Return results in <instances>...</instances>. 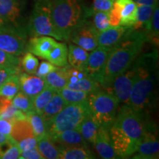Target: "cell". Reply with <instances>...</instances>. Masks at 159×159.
<instances>
[{"instance_id":"cell-38","label":"cell","mask_w":159,"mask_h":159,"mask_svg":"<svg viewBox=\"0 0 159 159\" xmlns=\"http://www.w3.org/2000/svg\"><path fill=\"white\" fill-rule=\"evenodd\" d=\"M93 14H94V19H93L92 24L98 33L105 30L111 27L110 23H109L108 13L107 12H95Z\"/></svg>"},{"instance_id":"cell-28","label":"cell","mask_w":159,"mask_h":159,"mask_svg":"<svg viewBox=\"0 0 159 159\" xmlns=\"http://www.w3.org/2000/svg\"><path fill=\"white\" fill-rule=\"evenodd\" d=\"M92 153L87 146L61 148L60 158L61 159H91L94 158Z\"/></svg>"},{"instance_id":"cell-24","label":"cell","mask_w":159,"mask_h":159,"mask_svg":"<svg viewBox=\"0 0 159 159\" xmlns=\"http://www.w3.org/2000/svg\"><path fill=\"white\" fill-rule=\"evenodd\" d=\"M37 148L46 159H59L61 148L57 146L56 143L50 136L46 134L43 138L38 140Z\"/></svg>"},{"instance_id":"cell-10","label":"cell","mask_w":159,"mask_h":159,"mask_svg":"<svg viewBox=\"0 0 159 159\" xmlns=\"http://www.w3.org/2000/svg\"><path fill=\"white\" fill-rule=\"evenodd\" d=\"M11 137L21 151L29 150L37 147L38 140L27 119L13 121Z\"/></svg>"},{"instance_id":"cell-17","label":"cell","mask_w":159,"mask_h":159,"mask_svg":"<svg viewBox=\"0 0 159 159\" xmlns=\"http://www.w3.org/2000/svg\"><path fill=\"white\" fill-rule=\"evenodd\" d=\"M20 85V90L24 94L33 99L47 86L45 79L25 72L18 74Z\"/></svg>"},{"instance_id":"cell-36","label":"cell","mask_w":159,"mask_h":159,"mask_svg":"<svg viewBox=\"0 0 159 159\" xmlns=\"http://www.w3.org/2000/svg\"><path fill=\"white\" fill-rule=\"evenodd\" d=\"M148 39L150 42L154 44H158V35H159V9L158 5L155 8L150 21V30L147 33Z\"/></svg>"},{"instance_id":"cell-45","label":"cell","mask_w":159,"mask_h":159,"mask_svg":"<svg viewBox=\"0 0 159 159\" xmlns=\"http://www.w3.org/2000/svg\"><path fill=\"white\" fill-rule=\"evenodd\" d=\"M13 121L9 120V119H0V134L11 136V133L13 128Z\"/></svg>"},{"instance_id":"cell-27","label":"cell","mask_w":159,"mask_h":159,"mask_svg":"<svg viewBox=\"0 0 159 159\" xmlns=\"http://www.w3.org/2000/svg\"><path fill=\"white\" fill-rule=\"evenodd\" d=\"M99 127V125L89 113L88 116L83 119L77 130L80 133L85 141L94 144Z\"/></svg>"},{"instance_id":"cell-41","label":"cell","mask_w":159,"mask_h":159,"mask_svg":"<svg viewBox=\"0 0 159 159\" xmlns=\"http://www.w3.org/2000/svg\"><path fill=\"white\" fill-rule=\"evenodd\" d=\"M108 17L111 27H116L120 25L121 6L116 1L114 2L112 8L108 12Z\"/></svg>"},{"instance_id":"cell-2","label":"cell","mask_w":159,"mask_h":159,"mask_svg":"<svg viewBox=\"0 0 159 159\" xmlns=\"http://www.w3.org/2000/svg\"><path fill=\"white\" fill-rule=\"evenodd\" d=\"M136 78L129 105L143 112L154 104L158 81V52L141 55L134 61Z\"/></svg>"},{"instance_id":"cell-8","label":"cell","mask_w":159,"mask_h":159,"mask_svg":"<svg viewBox=\"0 0 159 159\" xmlns=\"http://www.w3.org/2000/svg\"><path fill=\"white\" fill-rule=\"evenodd\" d=\"M115 122L125 134L139 145L148 127L144 124L143 112L128 105H123L117 110Z\"/></svg>"},{"instance_id":"cell-21","label":"cell","mask_w":159,"mask_h":159,"mask_svg":"<svg viewBox=\"0 0 159 159\" xmlns=\"http://www.w3.org/2000/svg\"><path fill=\"white\" fill-rule=\"evenodd\" d=\"M69 68L67 66H57L49 72L48 75L44 77L47 85L56 91L66 86L69 81Z\"/></svg>"},{"instance_id":"cell-49","label":"cell","mask_w":159,"mask_h":159,"mask_svg":"<svg viewBox=\"0 0 159 159\" xmlns=\"http://www.w3.org/2000/svg\"><path fill=\"white\" fill-rule=\"evenodd\" d=\"M111 1H114H114H115V0H111Z\"/></svg>"},{"instance_id":"cell-50","label":"cell","mask_w":159,"mask_h":159,"mask_svg":"<svg viewBox=\"0 0 159 159\" xmlns=\"http://www.w3.org/2000/svg\"><path fill=\"white\" fill-rule=\"evenodd\" d=\"M0 68H1V67H0Z\"/></svg>"},{"instance_id":"cell-9","label":"cell","mask_w":159,"mask_h":159,"mask_svg":"<svg viewBox=\"0 0 159 159\" xmlns=\"http://www.w3.org/2000/svg\"><path fill=\"white\" fill-rule=\"evenodd\" d=\"M97 36L98 32L92 22L85 19L71 32L69 40L87 52H91L98 47Z\"/></svg>"},{"instance_id":"cell-19","label":"cell","mask_w":159,"mask_h":159,"mask_svg":"<svg viewBox=\"0 0 159 159\" xmlns=\"http://www.w3.org/2000/svg\"><path fill=\"white\" fill-rule=\"evenodd\" d=\"M94 144L98 154L102 158L114 159L119 158L112 145L108 129L99 127Z\"/></svg>"},{"instance_id":"cell-7","label":"cell","mask_w":159,"mask_h":159,"mask_svg":"<svg viewBox=\"0 0 159 159\" xmlns=\"http://www.w3.org/2000/svg\"><path fill=\"white\" fill-rule=\"evenodd\" d=\"M32 37L47 35L62 40L55 29L52 16V0H36L28 22Z\"/></svg>"},{"instance_id":"cell-4","label":"cell","mask_w":159,"mask_h":159,"mask_svg":"<svg viewBox=\"0 0 159 159\" xmlns=\"http://www.w3.org/2000/svg\"><path fill=\"white\" fill-rule=\"evenodd\" d=\"M89 113L87 100L66 105L46 124L47 134L53 137L65 130H78L79 126Z\"/></svg>"},{"instance_id":"cell-31","label":"cell","mask_w":159,"mask_h":159,"mask_svg":"<svg viewBox=\"0 0 159 159\" xmlns=\"http://www.w3.org/2000/svg\"><path fill=\"white\" fill-rule=\"evenodd\" d=\"M56 91V90L47 85L43 91H41L33 99V111L39 113V114H42L46 105H47V103L49 102V101Z\"/></svg>"},{"instance_id":"cell-39","label":"cell","mask_w":159,"mask_h":159,"mask_svg":"<svg viewBox=\"0 0 159 159\" xmlns=\"http://www.w3.org/2000/svg\"><path fill=\"white\" fill-rule=\"evenodd\" d=\"M114 1L111 0H94L93 1L92 8L87 10V16L92 15L95 12H107L108 13L112 8Z\"/></svg>"},{"instance_id":"cell-12","label":"cell","mask_w":159,"mask_h":159,"mask_svg":"<svg viewBox=\"0 0 159 159\" xmlns=\"http://www.w3.org/2000/svg\"><path fill=\"white\" fill-rule=\"evenodd\" d=\"M21 0H0V18L11 27L25 31Z\"/></svg>"},{"instance_id":"cell-29","label":"cell","mask_w":159,"mask_h":159,"mask_svg":"<svg viewBox=\"0 0 159 159\" xmlns=\"http://www.w3.org/2000/svg\"><path fill=\"white\" fill-rule=\"evenodd\" d=\"M26 115L37 140L43 138L47 134V128H46L44 121L41 114L35 112V111H31L27 112Z\"/></svg>"},{"instance_id":"cell-30","label":"cell","mask_w":159,"mask_h":159,"mask_svg":"<svg viewBox=\"0 0 159 159\" xmlns=\"http://www.w3.org/2000/svg\"><path fill=\"white\" fill-rule=\"evenodd\" d=\"M20 91V85L18 74L10 76L0 86V96L12 99Z\"/></svg>"},{"instance_id":"cell-6","label":"cell","mask_w":159,"mask_h":159,"mask_svg":"<svg viewBox=\"0 0 159 159\" xmlns=\"http://www.w3.org/2000/svg\"><path fill=\"white\" fill-rule=\"evenodd\" d=\"M89 112L100 127L107 129L116 119L119 102L113 93L97 90L90 93L87 99Z\"/></svg>"},{"instance_id":"cell-23","label":"cell","mask_w":159,"mask_h":159,"mask_svg":"<svg viewBox=\"0 0 159 159\" xmlns=\"http://www.w3.org/2000/svg\"><path fill=\"white\" fill-rule=\"evenodd\" d=\"M89 55L88 52L79 46L75 44L69 45L68 63L72 68L84 71Z\"/></svg>"},{"instance_id":"cell-35","label":"cell","mask_w":159,"mask_h":159,"mask_svg":"<svg viewBox=\"0 0 159 159\" xmlns=\"http://www.w3.org/2000/svg\"><path fill=\"white\" fill-rule=\"evenodd\" d=\"M12 103L16 108L27 114L29 111H33V99L24 94L22 91H19L12 99Z\"/></svg>"},{"instance_id":"cell-22","label":"cell","mask_w":159,"mask_h":159,"mask_svg":"<svg viewBox=\"0 0 159 159\" xmlns=\"http://www.w3.org/2000/svg\"><path fill=\"white\" fill-rule=\"evenodd\" d=\"M121 6L120 26L132 27L136 22L137 5L133 0H115Z\"/></svg>"},{"instance_id":"cell-37","label":"cell","mask_w":159,"mask_h":159,"mask_svg":"<svg viewBox=\"0 0 159 159\" xmlns=\"http://www.w3.org/2000/svg\"><path fill=\"white\" fill-rule=\"evenodd\" d=\"M21 67L25 73L29 75H35L39 66V59L33 53L27 52H26L21 60H20Z\"/></svg>"},{"instance_id":"cell-5","label":"cell","mask_w":159,"mask_h":159,"mask_svg":"<svg viewBox=\"0 0 159 159\" xmlns=\"http://www.w3.org/2000/svg\"><path fill=\"white\" fill-rule=\"evenodd\" d=\"M27 49L34 55L45 59L56 66L68 65V47L47 35L32 37Z\"/></svg>"},{"instance_id":"cell-13","label":"cell","mask_w":159,"mask_h":159,"mask_svg":"<svg viewBox=\"0 0 159 159\" xmlns=\"http://www.w3.org/2000/svg\"><path fill=\"white\" fill-rule=\"evenodd\" d=\"M136 78V69L133 66L127 69L124 73L117 76L112 83L114 94L119 102L129 105L131 91Z\"/></svg>"},{"instance_id":"cell-20","label":"cell","mask_w":159,"mask_h":159,"mask_svg":"<svg viewBox=\"0 0 159 159\" xmlns=\"http://www.w3.org/2000/svg\"><path fill=\"white\" fill-rule=\"evenodd\" d=\"M60 148H66L72 147L86 146L85 141L77 130H68L51 137Z\"/></svg>"},{"instance_id":"cell-32","label":"cell","mask_w":159,"mask_h":159,"mask_svg":"<svg viewBox=\"0 0 159 159\" xmlns=\"http://www.w3.org/2000/svg\"><path fill=\"white\" fill-rule=\"evenodd\" d=\"M57 91L63 97V99H64L66 105L84 102V101L87 100L89 94L88 93L77 91L75 89H71L67 88V87H64V88Z\"/></svg>"},{"instance_id":"cell-47","label":"cell","mask_w":159,"mask_h":159,"mask_svg":"<svg viewBox=\"0 0 159 159\" xmlns=\"http://www.w3.org/2000/svg\"><path fill=\"white\" fill-rule=\"evenodd\" d=\"M133 1H134L137 5H158V0H133Z\"/></svg>"},{"instance_id":"cell-34","label":"cell","mask_w":159,"mask_h":159,"mask_svg":"<svg viewBox=\"0 0 159 159\" xmlns=\"http://www.w3.org/2000/svg\"><path fill=\"white\" fill-rule=\"evenodd\" d=\"M20 153H21V150L12 138L10 139L7 142L0 144V158H19Z\"/></svg>"},{"instance_id":"cell-44","label":"cell","mask_w":159,"mask_h":159,"mask_svg":"<svg viewBox=\"0 0 159 159\" xmlns=\"http://www.w3.org/2000/svg\"><path fill=\"white\" fill-rule=\"evenodd\" d=\"M19 158L23 159H43L42 155L39 152V149L36 148L29 150L21 151Z\"/></svg>"},{"instance_id":"cell-42","label":"cell","mask_w":159,"mask_h":159,"mask_svg":"<svg viewBox=\"0 0 159 159\" xmlns=\"http://www.w3.org/2000/svg\"><path fill=\"white\" fill-rule=\"evenodd\" d=\"M56 67V66L52 64V63L49 62V61H41L40 64H39V66H38V69L35 75H36L38 77H42V78H44L49 72H51L52 71L55 69Z\"/></svg>"},{"instance_id":"cell-33","label":"cell","mask_w":159,"mask_h":159,"mask_svg":"<svg viewBox=\"0 0 159 159\" xmlns=\"http://www.w3.org/2000/svg\"><path fill=\"white\" fill-rule=\"evenodd\" d=\"M99 85L100 84L97 81L90 78L89 77H86L85 78L79 80L77 82L75 83H67L66 87L90 94V93L99 90Z\"/></svg>"},{"instance_id":"cell-15","label":"cell","mask_w":159,"mask_h":159,"mask_svg":"<svg viewBox=\"0 0 159 159\" xmlns=\"http://www.w3.org/2000/svg\"><path fill=\"white\" fill-rule=\"evenodd\" d=\"M111 51L99 47L91 51V54L89 55L84 70L88 77L99 82Z\"/></svg>"},{"instance_id":"cell-46","label":"cell","mask_w":159,"mask_h":159,"mask_svg":"<svg viewBox=\"0 0 159 159\" xmlns=\"http://www.w3.org/2000/svg\"><path fill=\"white\" fill-rule=\"evenodd\" d=\"M13 31H19L21 32V33H25V31L19 30L14 28V27H11L7 23H5L2 19L0 18V33H5V32H13Z\"/></svg>"},{"instance_id":"cell-25","label":"cell","mask_w":159,"mask_h":159,"mask_svg":"<svg viewBox=\"0 0 159 159\" xmlns=\"http://www.w3.org/2000/svg\"><path fill=\"white\" fill-rule=\"evenodd\" d=\"M156 7V6L137 5L136 22L131 28L134 30H143L148 33L150 27L151 18Z\"/></svg>"},{"instance_id":"cell-16","label":"cell","mask_w":159,"mask_h":159,"mask_svg":"<svg viewBox=\"0 0 159 159\" xmlns=\"http://www.w3.org/2000/svg\"><path fill=\"white\" fill-rule=\"evenodd\" d=\"M134 158L156 159L159 156V142L155 135L148 130H145L142 140L137 148Z\"/></svg>"},{"instance_id":"cell-43","label":"cell","mask_w":159,"mask_h":159,"mask_svg":"<svg viewBox=\"0 0 159 159\" xmlns=\"http://www.w3.org/2000/svg\"><path fill=\"white\" fill-rule=\"evenodd\" d=\"M20 72L19 66H5L0 68V86L10 76L19 74Z\"/></svg>"},{"instance_id":"cell-18","label":"cell","mask_w":159,"mask_h":159,"mask_svg":"<svg viewBox=\"0 0 159 159\" xmlns=\"http://www.w3.org/2000/svg\"><path fill=\"white\" fill-rule=\"evenodd\" d=\"M128 28L129 27L119 25L110 27L105 30L99 32L97 36L98 47L108 50H112L119 43Z\"/></svg>"},{"instance_id":"cell-26","label":"cell","mask_w":159,"mask_h":159,"mask_svg":"<svg viewBox=\"0 0 159 159\" xmlns=\"http://www.w3.org/2000/svg\"><path fill=\"white\" fill-rule=\"evenodd\" d=\"M66 105V103L65 102L64 99L57 91L47 103V105H46L42 114H41L44 121L45 125L47 124L55 115L58 114Z\"/></svg>"},{"instance_id":"cell-3","label":"cell","mask_w":159,"mask_h":159,"mask_svg":"<svg viewBox=\"0 0 159 159\" xmlns=\"http://www.w3.org/2000/svg\"><path fill=\"white\" fill-rule=\"evenodd\" d=\"M52 16L61 39L69 40L71 32L87 15L79 0H52Z\"/></svg>"},{"instance_id":"cell-14","label":"cell","mask_w":159,"mask_h":159,"mask_svg":"<svg viewBox=\"0 0 159 159\" xmlns=\"http://www.w3.org/2000/svg\"><path fill=\"white\" fill-rule=\"evenodd\" d=\"M26 33L19 31L0 33V49L10 54L20 56L27 49Z\"/></svg>"},{"instance_id":"cell-1","label":"cell","mask_w":159,"mask_h":159,"mask_svg":"<svg viewBox=\"0 0 159 159\" xmlns=\"http://www.w3.org/2000/svg\"><path fill=\"white\" fill-rule=\"evenodd\" d=\"M148 41L146 31L129 27L119 43L110 52L99 84L111 87L114 80L132 66Z\"/></svg>"},{"instance_id":"cell-11","label":"cell","mask_w":159,"mask_h":159,"mask_svg":"<svg viewBox=\"0 0 159 159\" xmlns=\"http://www.w3.org/2000/svg\"><path fill=\"white\" fill-rule=\"evenodd\" d=\"M111 142L114 149L119 158H126L136 153L138 144L130 139L114 122L108 129Z\"/></svg>"},{"instance_id":"cell-48","label":"cell","mask_w":159,"mask_h":159,"mask_svg":"<svg viewBox=\"0 0 159 159\" xmlns=\"http://www.w3.org/2000/svg\"><path fill=\"white\" fill-rule=\"evenodd\" d=\"M11 138V136H7L2 134H0V144H3V143L7 142V141H8Z\"/></svg>"},{"instance_id":"cell-40","label":"cell","mask_w":159,"mask_h":159,"mask_svg":"<svg viewBox=\"0 0 159 159\" xmlns=\"http://www.w3.org/2000/svg\"><path fill=\"white\" fill-rule=\"evenodd\" d=\"M20 60L18 56L0 49V67L18 66L20 64Z\"/></svg>"}]
</instances>
